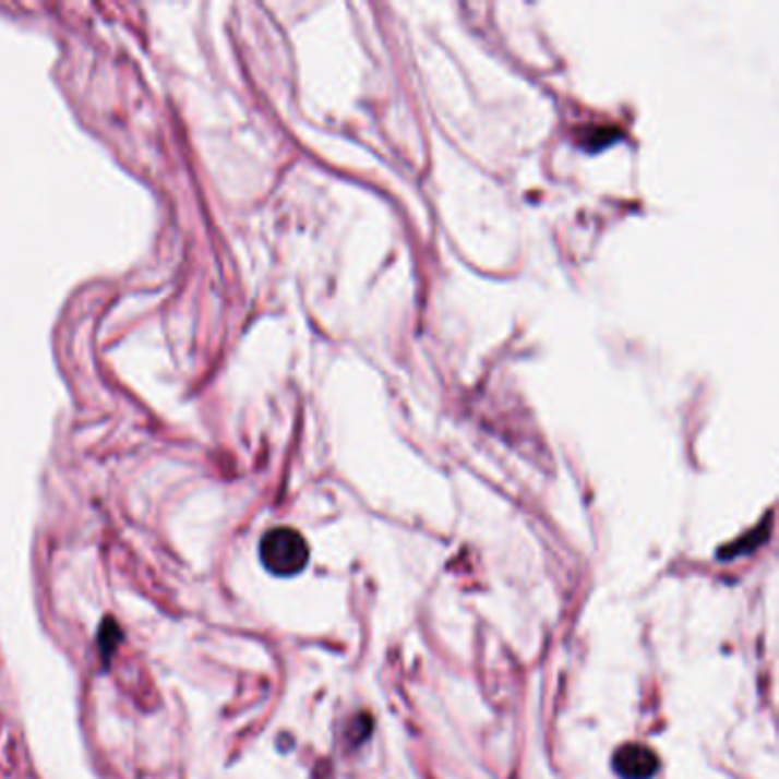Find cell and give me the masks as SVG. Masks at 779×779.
<instances>
[{
  "label": "cell",
  "instance_id": "1",
  "mask_svg": "<svg viewBox=\"0 0 779 779\" xmlns=\"http://www.w3.org/2000/svg\"><path fill=\"white\" fill-rule=\"evenodd\" d=\"M259 555L263 567L275 576H296L309 563V544L293 528H273L263 535Z\"/></svg>",
  "mask_w": 779,
  "mask_h": 779
},
{
  "label": "cell",
  "instance_id": "2",
  "mask_svg": "<svg viewBox=\"0 0 779 779\" xmlns=\"http://www.w3.org/2000/svg\"><path fill=\"white\" fill-rule=\"evenodd\" d=\"M613 770L620 779H654L661 770L659 754L643 743H624L613 754Z\"/></svg>",
  "mask_w": 779,
  "mask_h": 779
}]
</instances>
